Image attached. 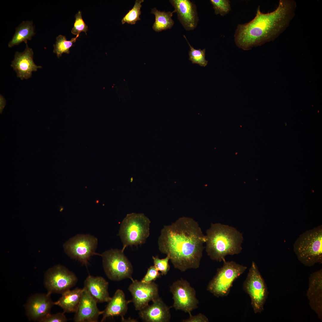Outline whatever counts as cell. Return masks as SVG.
Masks as SVG:
<instances>
[{
    "mask_svg": "<svg viewBox=\"0 0 322 322\" xmlns=\"http://www.w3.org/2000/svg\"><path fill=\"white\" fill-rule=\"evenodd\" d=\"M82 12L80 11L77 13L75 16V20L74 27L72 30V33L75 35H80L81 32H84L87 35L88 27L83 20L82 17Z\"/></svg>",
    "mask_w": 322,
    "mask_h": 322,
    "instance_id": "f1b7e54d",
    "label": "cell"
},
{
    "mask_svg": "<svg viewBox=\"0 0 322 322\" xmlns=\"http://www.w3.org/2000/svg\"><path fill=\"white\" fill-rule=\"evenodd\" d=\"M97 243V238L92 235L78 234L66 242L63 247L69 257L87 266L91 256L100 255L95 252Z\"/></svg>",
    "mask_w": 322,
    "mask_h": 322,
    "instance_id": "9c48e42d",
    "label": "cell"
},
{
    "mask_svg": "<svg viewBox=\"0 0 322 322\" xmlns=\"http://www.w3.org/2000/svg\"><path fill=\"white\" fill-rule=\"evenodd\" d=\"M143 1V0H136L133 8L129 10L122 18L121 20L122 24L126 23L132 25L134 24L137 21L141 19L139 16L141 14V4Z\"/></svg>",
    "mask_w": 322,
    "mask_h": 322,
    "instance_id": "d4e9b609",
    "label": "cell"
},
{
    "mask_svg": "<svg viewBox=\"0 0 322 322\" xmlns=\"http://www.w3.org/2000/svg\"><path fill=\"white\" fill-rule=\"evenodd\" d=\"M243 289L250 298L254 312L261 313L264 309L268 292L264 280L254 261L244 282Z\"/></svg>",
    "mask_w": 322,
    "mask_h": 322,
    "instance_id": "ba28073f",
    "label": "cell"
},
{
    "mask_svg": "<svg viewBox=\"0 0 322 322\" xmlns=\"http://www.w3.org/2000/svg\"><path fill=\"white\" fill-rule=\"evenodd\" d=\"M306 295L312 309L322 321V269L311 274Z\"/></svg>",
    "mask_w": 322,
    "mask_h": 322,
    "instance_id": "e0dca14e",
    "label": "cell"
},
{
    "mask_svg": "<svg viewBox=\"0 0 322 322\" xmlns=\"http://www.w3.org/2000/svg\"><path fill=\"white\" fill-rule=\"evenodd\" d=\"M77 281V278L73 272L58 264L47 270L44 284L48 293L62 294L75 286Z\"/></svg>",
    "mask_w": 322,
    "mask_h": 322,
    "instance_id": "30bf717a",
    "label": "cell"
},
{
    "mask_svg": "<svg viewBox=\"0 0 322 322\" xmlns=\"http://www.w3.org/2000/svg\"><path fill=\"white\" fill-rule=\"evenodd\" d=\"M0 112H2L6 104L5 100L4 97L1 95L0 96Z\"/></svg>",
    "mask_w": 322,
    "mask_h": 322,
    "instance_id": "d6a6232c",
    "label": "cell"
},
{
    "mask_svg": "<svg viewBox=\"0 0 322 322\" xmlns=\"http://www.w3.org/2000/svg\"><path fill=\"white\" fill-rule=\"evenodd\" d=\"M79 35H77L75 37L72 38L70 41L67 40L65 36L61 35L57 37L56 43L53 45V51L56 54L58 58L61 57L64 53H69V49L73 46V44L76 42Z\"/></svg>",
    "mask_w": 322,
    "mask_h": 322,
    "instance_id": "cb8c5ba5",
    "label": "cell"
},
{
    "mask_svg": "<svg viewBox=\"0 0 322 322\" xmlns=\"http://www.w3.org/2000/svg\"><path fill=\"white\" fill-rule=\"evenodd\" d=\"M131 302V300L127 301L126 300L125 294L122 290H117L103 311L101 322L109 318L117 316H121L123 320L127 311L128 304Z\"/></svg>",
    "mask_w": 322,
    "mask_h": 322,
    "instance_id": "ffe728a7",
    "label": "cell"
},
{
    "mask_svg": "<svg viewBox=\"0 0 322 322\" xmlns=\"http://www.w3.org/2000/svg\"><path fill=\"white\" fill-rule=\"evenodd\" d=\"M33 52L26 44L24 50L22 52H16L11 66L17 74L18 78L21 80L30 78L33 72L42 67L36 65L33 60Z\"/></svg>",
    "mask_w": 322,
    "mask_h": 322,
    "instance_id": "2e32d148",
    "label": "cell"
},
{
    "mask_svg": "<svg viewBox=\"0 0 322 322\" xmlns=\"http://www.w3.org/2000/svg\"><path fill=\"white\" fill-rule=\"evenodd\" d=\"M83 288L70 289L61 294L59 299L54 302L55 305L60 307L64 312H75L81 300Z\"/></svg>",
    "mask_w": 322,
    "mask_h": 322,
    "instance_id": "44dd1931",
    "label": "cell"
},
{
    "mask_svg": "<svg viewBox=\"0 0 322 322\" xmlns=\"http://www.w3.org/2000/svg\"><path fill=\"white\" fill-rule=\"evenodd\" d=\"M64 312H59L55 314H48L42 319L40 322H66L68 320Z\"/></svg>",
    "mask_w": 322,
    "mask_h": 322,
    "instance_id": "4dcf8cb0",
    "label": "cell"
},
{
    "mask_svg": "<svg viewBox=\"0 0 322 322\" xmlns=\"http://www.w3.org/2000/svg\"><path fill=\"white\" fill-rule=\"evenodd\" d=\"M104 272L112 281H118L126 278L132 281L133 268L122 250L111 249L100 254Z\"/></svg>",
    "mask_w": 322,
    "mask_h": 322,
    "instance_id": "52a82bcc",
    "label": "cell"
},
{
    "mask_svg": "<svg viewBox=\"0 0 322 322\" xmlns=\"http://www.w3.org/2000/svg\"><path fill=\"white\" fill-rule=\"evenodd\" d=\"M109 283L101 276L88 275L85 279L83 288L97 303L108 302L111 299L108 291Z\"/></svg>",
    "mask_w": 322,
    "mask_h": 322,
    "instance_id": "d6986e66",
    "label": "cell"
},
{
    "mask_svg": "<svg viewBox=\"0 0 322 322\" xmlns=\"http://www.w3.org/2000/svg\"><path fill=\"white\" fill-rule=\"evenodd\" d=\"M97 302L83 288L79 304L75 313V322H97L102 315L97 306Z\"/></svg>",
    "mask_w": 322,
    "mask_h": 322,
    "instance_id": "5bb4252c",
    "label": "cell"
},
{
    "mask_svg": "<svg viewBox=\"0 0 322 322\" xmlns=\"http://www.w3.org/2000/svg\"><path fill=\"white\" fill-rule=\"evenodd\" d=\"M151 13L155 16V21L152 26L153 29L156 32H160L171 28L174 24L172 18L174 12L160 11L156 8L151 10Z\"/></svg>",
    "mask_w": 322,
    "mask_h": 322,
    "instance_id": "603a6c76",
    "label": "cell"
},
{
    "mask_svg": "<svg viewBox=\"0 0 322 322\" xmlns=\"http://www.w3.org/2000/svg\"><path fill=\"white\" fill-rule=\"evenodd\" d=\"M161 275L154 265L151 266L148 268L146 274L141 281L144 283H149L156 280Z\"/></svg>",
    "mask_w": 322,
    "mask_h": 322,
    "instance_id": "f546056e",
    "label": "cell"
},
{
    "mask_svg": "<svg viewBox=\"0 0 322 322\" xmlns=\"http://www.w3.org/2000/svg\"><path fill=\"white\" fill-rule=\"evenodd\" d=\"M189 317L187 319L183 320V322H208V318L204 315L199 313L195 315L191 314H189Z\"/></svg>",
    "mask_w": 322,
    "mask_h": 322,
    "instance_id": "1f68e13d",
    "label": "cell"
},
{
    "mask_svg": "<svg viewBox=\"0 0 322 322\" xmlns=\"http://www.w3.org/2000/svg\"><path fill=\"white\" fill-rule=\"evenodd\" d=\"M296 7L293 0H280L274 10L266 13H262L258 6L253 20L238 26L234 35L236 46L247 50L273 41L288 27Z\"/></svg>",
    "mask_w": 322,
    "mask_h": 322,
    "instance_id": "7a4b0ae2",
    "label": "cell"
},
{
    "mask_svg": "<svg viewBox=\"0 0 322 322\" xmlns=\"http://www.w3.org/2000/svg\"><path fill=\"white\" fill-rule=\"evenodd\" d=\"M223 266L217 269L216 274L208 283L207 290L215 296H227L234 281L247 269L245 266L233 261L223 262Z\"/></svg>",
    "mask_w": 322,
    "mask_h": 322,
    "instance_id": "8992f818",
    "label": "cell"
},
{
    "mask_svg": "<svg viewBox=\"0 0 322 322\" xmlns=\"http://www.w3.org/2000/svg\"><path fill=\"white\" fill-rule=\"evenodd\" d=\"M128 290L132 296L131 300L137 310L140 311L147 306L149 301L160 298L157 285L154 281L146 283L133 280Z\"/></svg>",
    "mask_w": 322,
    "mask_h": 322,
    "instance_id": "7c38bea8",
    "label": "cell"
},
{
    "mask_svg": "<svg viewBox=\"0 0 322 322\" xmlns=\"http://www.w3.org/2000/svg\"><path fill=\"white\" fill-rule=\"evenodd\" d=\"M169 2L174 8L178 18L185 29L193 30L196 27L198 17L196 7L189 0H170Z\"/></svg>",
    "mask_w": 322,
    "mask_h": 322,
    "instance_id": "9a60e30c",
    "label": "cell"
},
{
    "mask_svg": "<svg viewBox=\"0 0 322 322\" xmlns=\"http://www.w3.org/2000/svg\"><path fill=\"white\" fill-rule=\"evenodd\" d=\"M170 291L173 295V307L176 310L189 315L198 308L199 301L196 291L186 280L181 278L174 281L170 286Z\"/></svg>",
    "mask_w": 322,
    "mask_h": 322,
    "instance_id": "8fae6325",
    "label": "cell"
},
{
    "mask_svg": "<svg viewBox=\"0 0 322 322\" xmlns=\"http://www.w3.org/2000/svg\"><path fill=\"white\" fill-rule=\"evenodd\" d=\"M35 34L32 22L24 21L16 28L15 33L8 43V47L18 45L22 42L27 44V40H30Z\"/></svg>",
    "mask_w": 322,
    "mask_h": 322,
    "instance_id": "7402d4cb",
    "label": "cell"
},
{
    "mask_svg": "<svg viewBox=\"0 0 322 322\" xmlns=\"http://www.w3.org/2000/svg\"><path fill=\"white\" fill-rule=\"evenodd\" d=\"M206 241L198 223L183 217L164 226L158 244L160 251L169 257L174 268L184 272L199 267Z\"/></svg>",
    "mask_w": 322,
    "mask_h": 322,
    "instance_id": "6da1fadb",
    "label": "cell"
},
{
    "mask_svg": "<svg viewBox=\"0 0 322 322\" xmlns=\"http://www.w3.org/2000/svg\"><path fill=\"white\" fill-rule=\"evenodd\" d=\"M184 36L190 48V51L189 52V60L193 64H197L202 66H205L208 62L205 58V48L201 49H194L190 45L185 36L184 35Z\"/></svg>",
    "mask_w": 322,
    "mask_h": 322,
    "instance_id": "484cf974",
    "label": "cell"
},
{
    "mask_svg": "<svg viewBox=\"0 0 322 322\" xmlns=\"http://www.w3.org/2000/svg\"><path fill=\"white\" fill-rule=\"evenodd\" d=\"M161 298L152 302V304L139 311V315L143 320L147 322H168L171 315L170 309Z\"/></svg>",
    "mask_w": 322,
    "mask_h": 322,
    "instance_id": "ac0fdd59",
    "label": "cell"
},
{
    "mask_svg": "<svg viewBox=\"0 0 322 322\" xmlns=\"http://www.w3.org/2000/svg\"><path fill=\"white\" fill-rule=\"evenodd\" d=\"M50 294L36 293L27 299L24 307L26 315L29 320L38 322L50 313L52 306L55 305L50 297Z\"/></svg>",
    "mask_w": 322,
    "mask_h": 322,
    "instance_id": "4fadbf2b",
    "label": "cell"
},
{
    "mask_svg": "<svg viewBox=\"0 0 322 322\" xmlns=\"http://www.w3.org/2000/svg\"><path fill=\"white\" fill-rule=\"evenodd\" d=\"M205 236L206 251L213 260L224 262L227 255L238 254L242 251V235L234 227L212 223Z\"/></svg>",
    "mask_w": 322,
    "mask_h": 322,
    "instance_id": "3957f363",
    "label": "cell"
},
{
    "mask_svg": "<svg viewBox=\"0 0 322 322\" xmlns=\"http://www.w3.org/2000/svg\"><path fill=\"white\" fill-rule=\"evenodd\" d=\"M150 223L143 213L127 214L121 223L118 234L123 244L122 250L124 251L129 246L145 243L150 235Z\"/></svg>",
    "mask_w": 322,
    "mask_h": 322,
    "instance_id": "5b68a950",
    "label": "cell"
},
{
    "mask_svg": "<svg viewBox=\"0 0 322 322\" xmlns=\"http://www.w3.org/2000/svg\"><path fill=\"white\" fill-rule=\"evenodd\" d=\"M294 251L301 263L311 267L322 263V225L301 234L293 245Z\"/></svg>",
    "mask_w": 322,
    "mask_h": 322,
    "instance_id": "277c9868",
    "label": "cell"
},
{
    "mask_svg": "<svg viewBox=\"0 0 322 322\" xmlns=\"http://www.w3.org/2000/svg\"><path fill=\"white\" fill-rule=\"evenodd\" d=\"M210 1L213 5L215 13L216 15L220 14L221 16H224L231 10L229 0H210Z\"/></svg>",
    "mask_w": 322,
    "mask_h": 322,
    "instance_id": "4316f807",
    "label": "cell"
},
{
    "mask_svg": "<svg viewBox=\"0 0 322 322\" xmlns=\"http://www.w3.org/2000/svg\"><path fill=\"white\" fill-rule=\"evenodd\" d=\"M154 266L160 272L161 275H166L170 269L168 261L170 260L169 257L167 255L164 258H160L158 256H152Z\"/></svg>",
    "mask_w": 322,
    "mask_h": 322,
    "instance_id": "83f0119b",
    "label": "cell"
}]
</instances>
